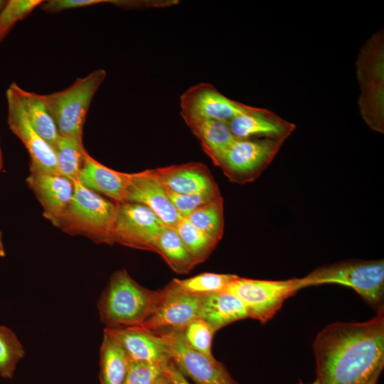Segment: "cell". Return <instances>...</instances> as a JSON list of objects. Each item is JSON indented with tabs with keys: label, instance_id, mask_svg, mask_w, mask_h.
I'll list each match as a JSON object with an SVG mask.
<instances>
[{
	"label": "cell",
	"instance_id": "6da1fadb",
	"mask_svg": "<svg viewBox=\"0 0 384 384\" xmlns=\"http://www.w3.org/2000/svg\"><path fill=\"white\" fill-rule=\"evenodd\" d=\"M313 351L319 384H366L384 366V308L366 321L327 325Z\"/></svg>",
	"mask_w": 384,
	"mask_h": 384
},
{
	"label": "cell",
	"instance_id": "7a4b0ae2",
	"mask_svg": "<svg viewBox=\"0 0 384 384\" xmlns=\"http://www.w3.org/2000/svg\"><path fill=\"white\" fill-rule=\"evenodd\" d=\"M161 290H151L138 284L126 270L114 272L103 290L97 308L106 328L139 326L155 311Z\"/></svg>",
	"mask_w": 384,
	"mask_h": 384
},
{
	"label": "cell",
	"instance_id": "3957f363",
	"mask_svg": "<svg viewBox=\"0 0 384 384\" xmlns=\"http://www.w3.org/2000/svg\"><path fill=\"white\" fill-rule=\"evenodd\" d=\"M74 185L71 202L56 227L70 235L87 237L95 243L113 245L117 204L78 181Z\"/></svg>",
	"mask_w": 384,
	"mask_h": 384
},
{
	"label": "cell",
	"instance_id": "277c9868",
	"mask_svg": "<svg viewBox=\"0 0 384 384\" xmlns=\"http://www.w3.org/2000/svg\"><path fill=\"white\" fill-rule=\"evenodd\" d=\"M336 284L354 289L371 307H383L384 261L347 260L319 267L299 278L300 289Z\"/></svg>",
	"mask_w": 384,
	"mask_h": 384
},
{
	"label": "cell",
	"instance_id": "5b68a950",
	"mask_svg": "<svg viewBox=\"0 0 384 384\" xmlns=\"http://www.w3.org/2000/svg\"><path fill=\"white\" fill-rule=\"evenodd\" d=\"M360 87L358 105L370 129L384 132V32H375L361 47L356 60Z\"/></svg>",
	"mask_w": 384,
	"mask_h": 384
},
{
	"label": "cell",
	"instance_id": "8992f818",
	"mask_svg": "<svg viewBox=\"0 0 384 384\" xmlns=\"http://www.w3.org/2000/svg\"><path fill=\"white\" fill-rule=\"evenodd\" d=\"M106 78L105 70L97 69L62 90L42 95L60 137L82 140L91 102Z\"/></svg>",
	"mask_w": 384,
	"mask_h": 384
},
{
	"label": "cell",
	"instance_id": "52a82bcc",
	"mask_svg": "<svg viewBox=\"0 0 384 384\" xmlns=\"http://www.w3.org/2000/svg\"><path fill=\"white\" fill-rule=\"evenodd\" d=\"M300 289L299 278L265 280L238 276L223 290L237 297L249 318L265 323L280 309L284 301Z\"/></svg>",
	"mask_w": 384,
	"mask_h": 384
},
{
	"label": "cell",
	"instance_id": "ba28073f",
	"mask_svg": "<svg viewBox=\"0 0 384 384\" xmlns=\"http://www.w3.org/2000/svg\"><path fill=\"white\" fill-rule=\"evenodd\" d=\"M284 142L271 138L236 139L222 155L217 166L232 182L252 181L270 164Z\"/></svg>",
	"mask_w": 384,
	"mask_h": 384
},
{
	"label": "cell",
	"instance_id": "9c48e42d",
	"mask_svg": "<svg viewBox=\"0 0 384 384\" xmlns=\"http://www.w3.org/2000/svg\"><path fill=\"white\" fill-rule=\"evenodd\" d=\"M158 334L167 346L170 359L178 370L196 384H238L224 365L189 346L183 329H161Z\"/></svg>",
	"mask_w": 384,
	"mask_h": 384
},
{
	"label": "cell",
	"instance_id": "30bf717a",
	"mask_svg": "<svg viewBox=\"0 0 384 384\" xmlns=\"http://www.w3.org/2000/svg\"><path fill=\"white\" fill-rule=\"evenodd\" d=\"M117 204L113 228L114 243L154 252V245L166 226L146 206L137 203Z\"/></svg>",
	"mask_w": 384,
	"mask_h": 384
},
{
	"label": "cell",
	"instance_id": "8fae6325",
	"mask_svg": "<svg viewBox=\"0 0 384 384\" xmlns=\"http://www.w3.org/2000/svg\"><path fill=\"white\" fill-rule=\"evenodd\" d=\"M15 85L12 82L6 92L7 123L28 152L30 173L58 174L55 150L31 126Z\"/></svg>",
	"mask_w": 384,
	"mask_h": 384
},
{
	"label": "cell",
	"instance_id": "7c38bea8",
	"mask_svg": "<svg viewBox=\"0 0 384 384\" xmlns=\"http://www.w3.org/2000/svg\"><path fill=\"white\" fill-rule=\"evenodd\" d=\"M180 107L182 118H206L225 123L257 109L228 98L208 82L186 90L180 97Z\"/></svg>",
	"mask_w": 384,
	"mask_h": 384
},
{
	"label": "cell",
	"instance_id": "4fadbf2b",
	"mask_svg": "<svg viewBox=\"0 0 384 384\" xmlns=\"http://www.w3.org/2000/svg\"><path fill=\"white\" fill-rule=\"evenodd\" d=\"M201 294L187 292L173 281L161 289V297L151 316L139 325L150 331L183 329L200 319Z\"/></svg>",
	"mask_w": 384,
	"mask_h": 384
},
{
	"label": "cell",
	"instance_id": "5bb4252c",
	"mask_svg": "<svg viewBox=\"0 0 384 384\" xmlns=\"http://www.w3.org/2000/svg\"><path fill=\"white\" fill-rule=\"evenodd\" d=\"M107 334L124 351L130 361L164 367L170 361L167 346L155 331L141 326L105 328Z\"/></svg>",
	"mask_w": 384,
	"mask_h": 384
},
{
	"label": "cell",
	"instance_id": "9a60e30c",
	"mask_svg": "<svg viewBox=\"0 0 384 384\" xmlns=\"http://www.w3.org/2000/svg\"><path fill=\"white\" fill-rule=\"evenodd\" d=\"M124 202L142 204L152 210L164 224L176 228L181 219L168 193L154 176L151 169L129 174Z\"/></svg>",
	"mask_w": 384,
	"mask_h": 384
},
{
	"label": "cell",
	"instance_id": "2e32d148",
	"mask_svg": "<svg viewBox=\"0 0 384 384\" xmlns=\"http://www.w3.org/2000/svg\"><path fill=\"white\" fill-rule=\"evenodd\" d=\"M26 181L41 204L43 215L56 227L73 198L74 182L58 174L41 173H30Z\"/></svg>",
	"mask_w": 384,
	"mask_h": 384
},
{
	"label": "cell",
	"instance_id": "e0dca14e",
	"mask_svg": "<svg viewBox=\"0 0 384 384\" xmlns=\"http://www.w3.org/2000/svg\"><path fill=\"white\" fill-rule=\"evenodd\" d=\"M151 171L167 192L187 194L218 189L207 166L200 162L171 165Z\"/></svg>",
	"mask_w": 384,
	"mask_h": 384
},
{
	"label": "cell",
	"instance_id": "ac0fdd59",
	"mask_svg": "<svg viewBox=\"0 0 384 384\" xmlns=\"http://www.w3.org/2000/svg\"><path fill=\"white\" fill-rule=\"evenodd\" d=\"M236 139L271 138L286 140L296 129L273 112L257 107L249 113L234 117L228 123Z\"/></svg>",
	"mask_w": 384,
	"mask_h": 384
},
{
	"label": "cell",
	"instance_id": "d6986e66",
	"mask_svg": "<svg viewBox=\"0 0 384 384\" xmlns=\"http://www.w3.org/2000/svg\"><path fill=\"white\" fill-rule=\"evenodd\" d=\"M78 181L90 190L119 203L125 201L129 174L110 169L87 153Z\"/></svg>",
	"mask_w": 384,
	"mask_h": 384
},
{
	"label": "cell",
	"instance_id": "ffe728a7",
	"mask_svg": "<svg viewBox=\"0 0 384 384\" xmlns=\"http://www.w3.org/2000/svg\"><path fill=\"white\" fill-rule=\"evenodd\" d=\"M248 318L242 302L227 292L201 296L200 319L210 325L214 331L238 320Z\"/></svg>",
	"mask_w": 384,
	"mask_h": 384
},
{
	"label": "cell",
	"instance_id": "44dd1931",
	"mask_svg": "<svg viewBox=\"0 0 384 384\" xmlns=\"http://www.w3.org/2000/svg\"><path fill=\"white\" fill-rule=\"evenodd\" d=\"M183 119L199 140L203 151L217 166L222 155L236 139L228 123L206 118Z\"/></svg>",
	"mask_w": 384,
	"mask_h": 384
},
{
	"label": "cell",
	"instance_id": "7402d4cb",
	"mask_svg": "<svg viewBox=\"0 0 384 384\" xmlns=\"http://www.w3.org/2000/svg\"><path fill=\"white\" fill-rule=\"evenodd\" d=\"M15 87L31 126L55 149L60 134L42 95L25 90L16 83Z\"/></svg>",
	"mask_w": 384,
	"mask_h": 384
},
{
	"label": "cell",
	"instance_id": "603a6c76",
	"mask_svg": "<svg viewBox=\"0 0 384 384\" xmlns=\"http://www.w3.org/2000/svg\"><path fill=\"white\" fill-rule=\"evenodd\" d=\"M130 360L124 351L104 333L100 351L101 384H122Z\"/></svg>",
	"mask_w": 384,
	"mask_h": 384
},
{
	"label": "cell",
	"instance_id": "cb8c5ba5",
	"mask_svg": "<svg viewBox=\"0 0 384 384\" xmlns=\"http://www.w3.org/2000/svg\"><path fill=\"white\" fill-rule=\"evenodd\" d=\"M154 252L159 254L171 269L178 274L188 273L196 266L176 231L166 226L156 240Z\"/></svg>",
	"mask_w": 384,
	"mask_h": 384
},
{
	"label": "cell",
	"instance_id": "d4e9b609",
	"mask_svg": "<svg viewBox=\"0 0 384 384\" xmlns=\"http://www.w3.org/2000/svg\"><path fill=\"white\" fill-rule=\"evenodd\" d=\"M54 150L58 174L74 183L77 181L87 153L82 140L60 136Z\"/></svg>",
	"mask_w": 384,
	"mask_h": 384
},
{
	"label": "cell",
	"instance_id": "484cf974",
	"mask_svg": "<svg viewBox=\"0 0 384 384\" xmlns=\"http://www.w3.org/2000/svg\"><path fill=\"white\" fill-rule=\"evenodd\" d=\"M185 219L193 226L219 242L223 236L224 227L223 198L198 208Z\"/></svg>",
	"mask_w": 384,
	"mask_h": 384
},
{
	"label": "cell",
	"instance_id": "4316f807",
	"mask_svg": "<svg viewBox=\"0 0 384 384\" xmlns=\"http://www.w3.org/2000/svg\"><path fill=\"white\" fill-rule=\"evenodd\" d=\"M175 230L196 265L205 261L218 242L181 218Z\"/></svg>",
	"mask_w": 384,
	"mask_h": 384
},
{
	"label": "cell",
	"instance_id": "83f0119b",
	"mask_svg": "<svg viewBox=\"0 0 384 384\" xmlns=\"http://www.w3.org/2000/svg\"><path fill=\"white\" fill-rule=\"evenodd\" d=\"M24 354L23 347L14 331L0 325V376L12 378Z\"/></svg>",
	"mask_w": 384,
	"mask_h": 384
},
{
	"label": "cell",
	"instance_id": "f1b7e54d",
	"mask_svg": "<svg viewBox=\"0 0 384 384\" xmlns=\"http://www.w3.org/2000/svg\"><path fill=\"white\" fill-rule=\"evenodd\" d=\"M238 275L204 272L190 278L172 281L181 289L195 294L222 292Z\"/></svg>",
	"mask_w": 384,
	"mask_h": 384
},
{
	"label": "cell",
	"instance_id": "f546056e",
	"mask_svg": "<svg viewBox=\"0 0 384 384\" xmlns=\"http://www.w3.org/2000/svg\"><path fill=\"white\" fill-rule=\"evenodd\" d=\"M42 0H9L0 11V43L4 41L14 25L27 17Z\"/></svg>",
	"mask_w": 384,
	"mask_h": 384
},
{
	"label": "cell",
	"instance_id": "4dcf8cb0",
	"mask_svg": "<svg viewBox=\"0 0 384 384\" xmlns=\"http://www.w3.org/2000/svg\"><path fill=\"white\" fill-rule=\"evenodd\" d=\"M214 333L210 325L201 319L192 321L183 329L187 344L208 357H213L211 345Z\"/></svg>",
	"mask_w": 384,
	"mask_h": 384
},
{
	"label": "cell",
	"instance_id": "1f68e13d",
	"mask_svg": "<svg viewBox=\"0 0 384 384\" xmlns=\"http://www.w3.org/2000/svg\"><path fill=\"white\" fill-rule=\"evenodd\" d=\"M167 193L181 218H185L198 208L222 197L219 188L187 194L171 192H167Z\"/></svg>",
	"mask_w": 384,
	"mask_h": 384
},
{
	"label": "cell",
	"instance_id": "d6a6232c",
	"mask_svg": "<svg viewBox=\"0 0 384 384\" xmlns=\"http://www.w3.org/2000/svg\"><path fill=\"white\" fill-rule=\"evenodd\" d=\"M163 369L156 364L130 361L122 384H153L164 374Z\"/></svg>",
	"mask_w": 384,
	"mask_h": 384
},
{
	"label": "cell",
	"instance_id": "836d02e7",
	"mask_svg": "<svg viewBox=\"0 0 384 384\" xmlns=\"http://www.w3.org/2000/svg\"><path fill=\"white\" fill-rule=\"evenodd\" d=\"M112 0H49L43 1L41 9L47 14H56L65 10L83 8L101 4H111Z\"/></svg>",
	"mask_w": 384,
	"mask_h": 384
},
{
	"label": "cell",
	"instance_id": "e575fe53",
	"mask_svg": "<svg viewBox=\"0 0 384 384\" xmlns=\"http://www.w3.org/2000/svg\"><path fill=\"white\" fill-rule=\"evenodd\" d=\"M163 371L169 384H191L171 359L164 367Z\"/></svg>",
	"mask_w": 384,
	"mask_h": 384
},
{
	"label": "cell",
	"instance_id": "d590c367",
	"mask_svg": "<svg viewBox=\"0 0 384 384\" xmlns=\"http://www.w3.org/2000/svg\"><path fill=\"white\" fill-rule=\"evenodd\" d=\"M382 370L383 369H379L378 370H377L366 384H376Z\"/></svg>",
	"mask_w": 384,
	"mask_h": 384
},
{
	"label": "cell",
	"instance_id": "8d00e7d4",
	"mask_svg": "<svg viewBox=\"0 0 384 384\" xmlns=\"http://www.w3.org/2000/svg\"><path fill=\"white\" fill-rule=\"evenodd\" d=\"M153 384H169V382L163 374Z\"/></svg>",
	"mask_w": 384,
	"mask_h": 384
},
{
	"label": "cell",
	"instance_id": "74e56055",
	"mask_svg": "<svg viewBox=\"0 0 384 384\" xmlns=\"http://www.w3.org/2000/svg\"><path fill=\"white\" fill-rule=\"evenodd\" d=\"M6 255L4 243H3V239H2V233L0 231V257H3Z\"/></svg>",
	"mask_w": 384,
	"mask_h": 384
},
{
	"label": "cell",
	"instance_id": "f35d334b",
	"mask_svg": "<svg viewBox=\"0 0 384 384\" xmlns=\"http://www.w3.org/2000/svg\"><path fill=\"white\" fill-rule=\"evenodd\" d=\"M3 166V155H2V151L1 148V144H0V170L1 169Z\"/></svg>",
	"mask_w": 384,
	"mask_h": 384
},
{
	"label": "cell",
	"instance_id": "ab89813d",
	"mask_svg": "<svg viewBox=\"0 0 384 384\" xmlns=\"http://www.w3.org/2000/svg\"><path fill=\"white\" fill-rule=\"evenodd\" d=\"M6 3V1H1L0 0V11L3 9V7L5 6Z\"/></svg>",
	"mask_w": 384,
	"mask_h": 384
},
{
	"label": "cell",
	"instance_id": "60d3db41",
	"mask_svg": "<svg viewBox=\"0 0 384 384\" xmlns=\"http://www.w3.org/2000/svg\"><path fill=\"white\" fill-rule=\"evenodd\" d=\"M299 384H303L302 383H299ZM311 384H319V383L318 382L317 380H316L314 383H312Z\"/></svg>",
	"mask_w": 384,
	"mask_h": 384
}]
</instances>
